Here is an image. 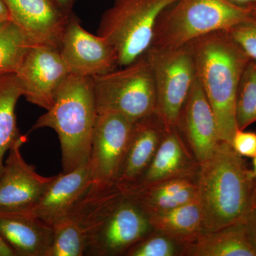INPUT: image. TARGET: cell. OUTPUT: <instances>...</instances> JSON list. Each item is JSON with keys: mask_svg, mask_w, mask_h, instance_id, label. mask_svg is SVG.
<instances>
[{"mask_svg": "<svg viewBox=\"0 0 256 256\" xmlns=\"http://www.w3.org/2000/svg\"><path fill=\"white\" fill-rule=\"evenodd\" d=\"M182 255L256 256L248 239L244 222L214 232L202 233L182 248Z\"/></svg>", "mask_w": 256, "mask_h": 256, "instance_id": "obj_20", "label": "cell"}, {"mask_svg": "<svg viewBox=\"0 0 256 256\" xmlns=\"http://www.w3.org/2000/svg\"><path fill=\"white\" fill-rule=\"evenodd\" d=\"M134 122L116 112L98 114L88 161L90 186L116 184L127 154Z\"/></svg>", "mask_w": 256, "mask_h": 256, "instance_id": "obj_9", "label": "cell"}, {"mask_svg": "<svg viewBox=\"0 0 256 256\" xmlns=\"http://www.w3.org/2000/svg\"><path fill=\"white\" fill-rule=\"evenodd\" d=\"M55 2L66 14H72L74 13L73 8L75 0H55Z\"/></svg>", "mask_w": 256, "mask_h": 256, "instance_id": "obj_32", "label": "cell"}, {"mask_svg": "<svg viewBox=\"0 0 256 256\" xmlns=\"http://www.w3.org/2000/svg\"><path fill=\"white\" fill-rule=\"evenodd\" d=\"M252 14L227 0H176L160 14L151 46H185L208 34L228 31Z\"/></svg>", "mask_w": 256, "mask_h": 256, "instance_id": "obj_5", "label": "cell"}, {"mask_svg": "<svg viewBox=\"0 0 256 256\" xmlns=\"http://www.w3.org/2000/svg\"><path fill=\"white\" fill-rule=\"evenodd\" d=\"M69 215L82 226L86 255L126 256L153 232L146 212L117 186H89Z\"/></svg>", "mask_w": 256, "mask_h": 256, "instance_id": "obj_1", "label": "cell"}, {"mask_svg": "<svg viewBox=\"0 0 256 256\" xmlns=\"http://www.w3.org/2000/svg\"><path fill=\"white\" fill-rule=\"evenodd\" d=\"M232 4L256 14V0H227Z\"/></svg>", "mask_w": 256, "mask_h": 256, "instance_id": "obj_30", "label": "cell"}, {"mask_svg": "<svg viewBox=\"0 0 256 256\" xmlns=\"http://www.w3.org/2000/svg\"><path fill=\"white\" fill-rule=\"evenodd\" d=\"M90 184L88 163L69 172L56 175L30 214L52 226L56 220L69 215Z\"/></svg>", "mask_w": 256, "mask_h": 256, "instance_id": "obj_17", "label": "cell"}, {"mask_svg": "<svg viewBox=\"0 0 256 256\" xmlns=\"http://www.w3.org/2000/svg\"><path fill=\"white\" fill-rule=\"evenodd\" d=\"M70 74L58 50L38 43L30 47L16 73L26 100L46 110Z\"/></svg>", "mask_w": 256, "mask_h": 256, "instance_id": "obj_10", "label": "cell"}, {"mask_svg": "<svg viewBox=\"0 0 256 256\" xmlns=\"http://www.w3.org/2000/svg\"><path fill=\"white\" fill-rule=\"evenodd\" d=\"M53 242L44 256L86 255L87 242L82 226L73 216H66L52 225Z\"/></svg>", "mask_w": 256, "mask_h": 256, "instance_id": "obj_24", "label": "cell"}, {"mask_svg": "<svg viewBox=\"0 0 256 256\" xmlns=\"http://www.w3.org/2000/svg\"><path fill=\"white\" fill-rule=\"evenodd\" d=\"M182 255V247L164 234L153 230L128 250L127 256H174Z\"/></svg>", "mask_w": 256, "mask_h": 256, "instance_id": "obj_26", "label": "cell"}, {"mask_svg": "<svg viewBox=\"0 0 256 256\" xmlns=\"http://www.w3.org/2000/svg\"><path fill=\"white\" fill-rule=\"evenodd\" d=\"M152 228L172 239L182 248L203 232L198 198L176 208L148 216Z\"/></svg>", "mask_w": 256, "mask_h": 256, "instance_id": "obj_21", "label": "cell"}, {"mask_svg": "<svg viewBox=\"0 0 256 256\" xmlns=\"http://www.w3.org/2000/svg\"><path fill=\"white\" fill-rule=\"evenodd\" d=\"M119 68L92 77L98 114L116 112L134 122L156 112L154 76L146 54Z\"/></svg>", "mask_w": 256, "mask_h": 256, "instance_id": "obj_7", "label": "cell"}, {"mask_svg": "<svg viewBox=\"0 0 256 256\" xmlns=\"http://www.w3.org/2000/svg\"><path fill=\"white\" fill-rule=\"evenodd\" d=\"M58 50L74 75L94 77L119 67L112 45L104 37L86 31L74 13L70 15Z\"/></svg>", "mask_w": 256, "mask_h": 256, "instance_id": "obj_11", "label": "cell"}, {"mask_svg": "<svg viewBox=\"0 0 256 256\" xmlns=\"http://www.w3.org/2000/svg\"><path fill=\"white\" fill-rule=\"evenodd\" d=\"M252 172L256 176V156L252 158Z\"/></svg>", "mask_w": 256, "mask_h": 256, "instance_id": "obj_34", "label": "cell"}, {"mask_svg": "<svg viewBox=\"0 0 256 256\" xmlns=\"http://www.w3.org/2000/svg\"><path fill=\"white\" fill-rule=\"evenodd\" d=\"M196 77L212 106L220 141L232 144L238 130L236 119L237 90L250 58L226 31H218L190 42Z\"/></svg>", "mask_w": 256, "mask_h": 256, "instance_id": "obj_3", "label": "cell"}, {"mask_svg": "<svg viewBox=\"0 0 256 256\" xmlns=\"http://www.w3.org/2000/svg\"><path fill=\"white\" fill-rule=\"evenodd\" d=\"M35 42L11 21L0 26V74H16Z\"/></svg>", "mask_w": 256, "mask_h": 256, "instance_id": "obj_23", "label": "cell"}, {"mask_svg": "<svg viewBox=\"0 0 256 256\" xmlns=\"http://www.w3.org/2000/svg\"><path fill=\"white\" fill-rule=\"evenodd\" d=\"M146 55L154 76L156 112L166 126L176 127L178 116L196 78L190 44L178 48L151 46Z\"/></svg>", "mask_w": 256, "mask_h": 256, "instance_id": "obj_8", "label": "cell"}, {"mask_svg": "<svg viewBox=\"0 0 256 256\" xmlns=\"http://www.w3.org/2000/svg\"><path fill=\"white\" fill-rule=\"evenodd\" d=\"M10 21L16 24L35 43L58 50L70 14L55 0H2ZM73 14V13H72Z\"/></svg>", "mask_w": 256, "mask_h": 256, "instance_id": "obj_14", "label": "cell"}, {"mask_svg": "<svg viewBox=\"0 0 256 256\" xmlns=\"http://www.w3.org/2000/svg\"><path fill=\"white\" fill-rule=\"evenodd\" d=\"M236 119L239 130L256 122V60H250L242 72L237 90Z\"/></svg>", "mask_w": 256, "mask_h": 256, "instance_id": "obj_25", "label": "cell"}, {"mask_svg": "<svg viewBox=\"0 0 256 256\" xmlns=\"http://www.w3.org/2000/svg\"><path fill=\"white\" fill-rule=\"evenodd\" d=\"M226 32L250 60H256V14Z\"/></svg>", "mask_w": 256, "mask_h": 256, "instance_id": "obj_27", "label": "cell"}, {"mask_svg": "<svg viewBox=\"0 0 256 256\" xmlns=\"http://www.w3.org/2000/svg\"><path fill=\"white\" fill-rule=\"evenodd\" d=\"M10 21L9 12L2 0H0V22Z\"/></svg>", "mask_w": 256, "mask_h": 256, "instance_id": "obj_33", "label": "cell"}, {"mask_svg": "<svg viewBox=\"0 0 256 256\" xmlns=\"http://www.w3.org/2000/svg\"><path fill=\"white\" fill-rule=\"evenodd\" d=\"M176 0H114L101 16L97 34L117 53L119 67L146 53L152 44L160 14Z\"/></svg>", "mask_w": 256, "mask_h": 256, "instance_id": "obj_6", "label": "cell"}, {"mask_svg": "<svg viewBox=\"0 0 256 256\" xmlns=\"http://www.w3.org/2000/svg\"><path fill=\"white\" fill-rule=\"evenodd\" d=\"M200 166L178 128L168 126L142 178L132 188L122 192L130 193L172 178L197 176Z\"/></svg>", "mask_w": 256, "mask_h": 256, "instance_id": "obj_15", "label": "cell"}, {"mask_svg": "<svg viewBox=\"0 0 256 256\" xmlns=\"http://www.w3.org/2000/svg\"><path fill=\"white\" fill-rule=\"evenodd\" d=\"M168 127L156 112L134 122L126 160L116 182L122 191L132 188L142 178Z\"/></svg>", "mask_w": 256, "mask_h": 256, "instance_id": "obj_16", "label": "cell"}, {"mask_svg": "<svg viewBox=\"0 0 256 256\" xmlns=\"http://www.w3.org/2000/svg\"><path fill=\"white\" fill-rule=\"evenodd\" d=\"M232 146L239 156L254 158L256 156V132L237 130L232 139Z\"/></svg>", "mask_w": 256, "mask_h": 256, "instance_id": "obj_28", "label": "cell"}, {"mask_svg": "<svg viewBox=\"0 0 256 256\" xmlns=\"http://www.w3.org/2000/svg\"><path fill=\"white\" fill-rule=\"evenodd\" d=\"M0 234L16 256H44L54 230L30 213L0 210Z\"/></svg>", "mask_w": 256, "mask_h": 256, "instance_id": "obj_18", "label": "cell"}, {"mask_svg": "<svg viewBox=\"0 0 256 256\" xmlns=\"http://www.w3.org/2000/svg\"><path fill=\"white\" fill-rule=\"evenodd\" d=\"M4 22H0V26H1L3 24H4Z\"/></svg>", "mask_w": 256, "mask_h": 256, "instance_id": "obj_35", "label": "cell"}, {"mask_svg": "<svg viewBox=\"0 0 256 256\" xmlns=\"http://www.w3.org/2000/svg\"><path fill=\"white\" fill-rule=\"evenodd\" d=\"M244 225L248 239L256 252V206L244 220Z\"/></svg>", "mask_w": 256, "mask_h": 256, "instance_id": "obj_29", "label": "cell"}, {"mask_svg": "<svg viewBox=\"0 0 256 256\" xmlns=\"http://www.w3.org/2000/svg\"><path fill=\"white\" fill-rule=\"evenodd\" d=\"M176 128L200 164L212 156L220 142L216 122L197 77L178 116Z\"/></svg>", "mask_w": 256, "mask_h": 256, "instance_id": "obj_13", "label": "cell"}, {"mask_svg": "<svg viewBox=\"0 0 256 256\" xmlns=\"http://www.w3.org/2000/svg\"><path fill=\"white\" fill-rule=\"evenodd\" d=\"M197 184L202 233L244 222L256 206V176L230 143L220 141L200 164Z\"/></svg>", "mask_w": 256, "mask_h": 256, "instance_id": "obj_2", "label": "cell"}, {"mask_svg": "<svg viewBox=\"0 0 256 256\" xmlns=\"http://www.w3.org/2000/svg\"><path fill=\"white\" fill-rule=\"evenodd\" d=\"M98 112L92 77L70 74L60 86L54 102L32 130L48 128L58 134L63 172L88 163Z\"/></svg>", "mask_w": 256, "mask_h": 256, "instance_id": "obj_4", "label": "cell"}, {"mask_svg": "<svg viewBox=\"0 0 256 256\" xmlns=\"http://www.w3.org/2000/svg\"><path fill=\"white\" fill-rule=\"evenodd\" d=\"M23 138L8 152L0 178V210L31 213L54 178L37 173L34 165L24 159Z\"/></svg>", "mask_w": 256, "mask_h": 256, "instance_id": "obj_12", "label": "cell"}, {"mask_svg": "<svg viewBox=\"0 0 256 256\" xmlns=\"http://www.w3.org/2000/svg\"><path fill=\"white\" fill-rule=\"evenodd\" d=\"M197 176H185L154 184L124 193L149 216L186 204L198 198Z\"/></svg>", "mask_w": 256, "mask_h": 256, "instance_id": "obj_19", "label": "cell"}, {"mask_svg": "<svg viewBox=\"0 0 256 256\" xmlns=\"http://www.w3.org/2000/svg\"><path fill=\"white\" fill-rule=\"evenodd\" d=\"M23 90L16 74H0V178L6 153L25 136L20 134L16 124V104Z\"/></svg>", "mask_w": 256, "mask_h": 256, "instance_id": "obj_22", "label": "cell"}, {"mask_svg": "<svg viewBox=\"0 0 256 256\" xmlns=\"http://www.w3.org/2000/svg\"><path fill=\"white\" fill-rule=\"evenodd\" d=\"M0 256H16L13 249L0 234Z\"/></svg>", "mask_w": 256, "mask_h": 256, "instance_id": "obj_31", "label": "cell"}]
</instances>
